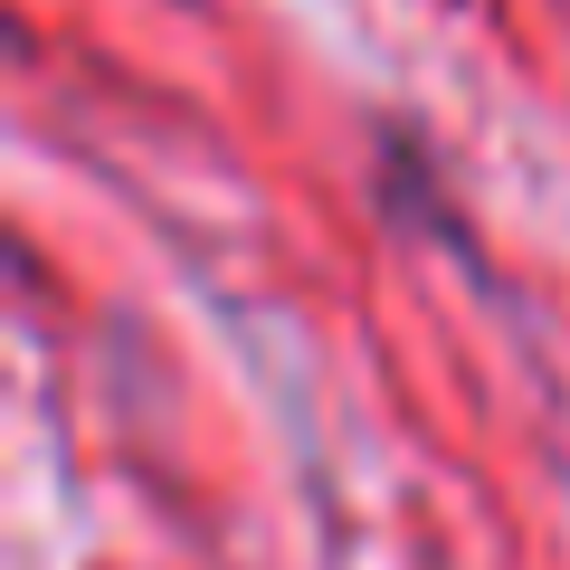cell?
<instances>
[{
  "instance_id": "6da1fadb",
  "label": "cell",
  "mask_w": 570,
  "mask_h": 570,
  "mask_svg": "<svg viewBox=\"0 0 570 570\" xmlns=\"http://www.w3.org/2000/svg\"><path fill=\"white\" fill-rule=\"evenodd\" d=\"M371 190H381L390 219H419L428 238H456V209H438L448 190H438V171H428V153L409 134H381V181H371Z\"/></svg>"
}]
</instances>
